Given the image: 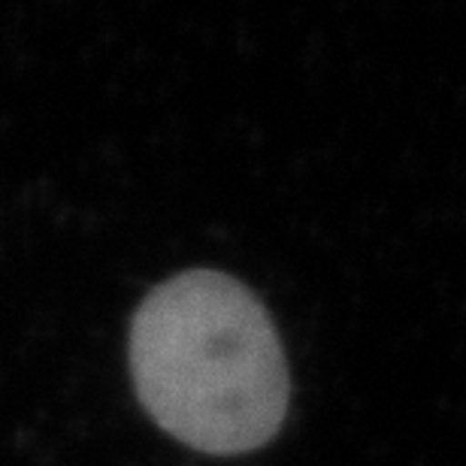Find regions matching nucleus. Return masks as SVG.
Segmentation results:
<instances>
[{
  "mask_svg": "<svg viewBox=\"0 0 466 466\" xmlns=\"http://www.w3.org/2000/svg\"><path fill=\"white\" fill-rule=\"evenodd\" d=\"M130 372L146 412L207 454H246L279 433L288 367L267 309L218 269H188L139 303Z\"/></svg>",
  "mask_w": 466,
  "mask_h": 466,
  "instance_id": "obj_1",
  "label": "nucleus"
}]
</instances>
